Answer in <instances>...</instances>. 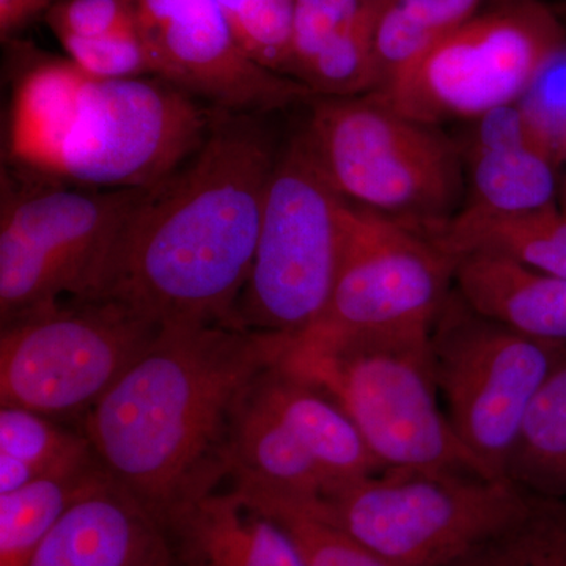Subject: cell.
I'll return each instance as SVG.
<instances>
[{
	"label": "cell",
	"mask_w": 566,
	"mask_h": 566,
	"mask_svg": "<svg viewBox=\"0 0 566 566\" xmlns=\"http://www.w3.org/2000/svg\"><path fill=\"white\" fill-rule=\"evenodd\" d=\"M277 150L255 114L216 112L202 145L129 212L84 300L115 301L159 326H243L238 304Z\"/></svg>",
	"instance_id": "cell-1"
},
{
	"label": "cell",
	"mask_w": 566,
	"mask_h": 566,
	"mask_svg": "<svg viewBox=\"0 0 566 566\" xmlns=\"http://www.w3.org/2000/svg\"><path fill=\"white\" fill-rule=\"evenodd\" d=\"M293 340L229 324L161 326L80 430L107 474L166 521L230 475L234 411Z\"/></svg>",
	"instance_id": "cell-2"
},
{
	"label": "cell",
	"mask_w": 566,
	"mask_h": 566,
	"mask_svg": "<svg viewBox=\"0 0 566 566\" xmlns=\"http://www.w3.org/2000/svg\"><path fill=\"white\" fill-rule=\"evenodd\" d=\"M214 107L163 77L95 80L43 61L14 87L7 164L95 189L151 188L202 145Z\"/></svg>",
	"instance_id": "cell-3"
},
{
	"label": "cell",
	"mask_w": 566,
	"mask_h": 566,
	"mask_svg": "<svg viewBox=\"0 0 566 566\" xmlns=\"http://www.w3.org/2000/svg\"><path fill=\"white\" fill-rule=\"evenodd\" d=\"M430 337L307 331L294 337L279 364L329 395L386 471L493 476L461 444L449 422L436 385Z\"/></svg>",
	"instance_id": "cell-4"
},
{
	"label": "cell",
	"mask_w": 566,
	"mask_h": 566,
	"mask_svg": "<svg viewBox=\"0 0 566 566\" xmlns=\"http://www.w3.org/2000/svg\"><path fill=\"white\" fill-rule=\"evenodd\" d=\"M536 499L495 476L385 471L308 501L395 566H452L527 516Z\"/></svg>",
	"instance_id": "cell-5"
},
{
	"label": "cell",
	"mask_w": 566,
	"mask_h": 566,
	"mask_svg": "<svg viewBox=\"0 0 566 566\" xmlns=\"http://www.w3.org/2000/svg\"><path fill=\"white\" fill-rule=\"evenodd\" d=\"M304 132L349 202L428 233L457 214L463 155L455 142L370 95L315 96Z\"/></svg>",
	"instance_id": "cell-6"
},
{
	"label": "cell",
	"mask_w": 566,
	"mask_h": 566,
	"mask_svg": "<svg viewBox=\"0 0 566 566\" xmlns=\"http://www.w3.org/2000/svg\"><path fill=\"white\" fill-rule=\"evenodd\" d=\"M148 188L95 189L3 164L0 318L91 296L118 230Z\"/></svg>",
	"instance_id": "cell-7"
},
{
	"label": "cell",
	"mask_w": 566,
	"mask_h": 566,
	"mask_svg": "<svg viewBox=\"0 0 566 566\" xmlns=\"http://www.w3.org/2000/svg\"><path fill=\"white\" fill-rule=\"evenodd\" d=\"M345 199L304 128L279 148L238 318L244 327L297 337L326 311L344 251Z\"/></svg>",
	"instance_id": "cell-8"
},
{
	"label": "cell",
	"mask_w": 566,
	"mask_h": 566,
	"mask_svg": "<svg viewBox=\"0 0 566 566\" xmlns=\"http://www.w3.org/2000/svg\"><path fill=\"white\" fill-rule=\"evenodd\" d=\"M161 326L111 300L70 297L2 324L0 406L81 423Z\"/></svg>",
	"instance_id": "cell-9"
},
{
	"label": "cell",
	"mask_w": 566,
	"mask_h": 566,
	"mask_svg": "<svg viewBox=\"0 0 566 566\" xmlns=\"http://www.w3.org/2000/svg\"><path fill=\"white\" fill-rule=\"evenodd\" d=\"M564 41L553 7L495 0L370 96L423 125L474 120L517 102Z\"/></svg>",
	"instance_id": "cell-10"
},
{
	"label": "cell",
	"mask_w": 566,
	"mask_h": 566,
	"mask_svg": "<svg viewBox=\"0 0 566 566\" xmlns=\"http://www.w3.org/2000/svg\"><path fill=\"white\" fill-rule=\"evenodd\" d=\"M436 385L461 444L505 479L535 395L566 360L565 342L542 340L480 315L455 286L430 337Z\"/></svg>",
	"instance_id": "cell-11"
},
{
	"label": "cell",
	"mask_w": 566,
	"mask_h": 566,
	"mask_svg": "<svg viewBox=\"0 0 566 566\" xmlns=\"http://www.w3.org/2000/svg\"><path fill=\"white\" fill-rule=\"evenodd\" d=\"M455 264L428 234L348 202L333 293L307 331L431 333L455 286Z\"/></svg>",
	"instance_id": "cell-12"
},
{
	"label": "cell",
	"mask_w": 566,
	"mask_h": 566,
	"mask_svg": "<svg viewBox=\"0 0 566 566\" xmlns=\"http://www.w3.org/2000/svg\"><path fill=\"white\" fill-rule=\"evenodd\" d=\"M132 6L156 76L199 102L260 115L315 98L301 82L253 62L216 0H132Z\"/></svg>",
	"instance_id": "cell-13"
},
{
	"label": "cell",
	"mask_w": 566,
	"mask_h": 566,
	"mask_svg": "<svg viewBox=\"0 0 566 566\" xmlns=\"http://www.w3.org/2000/svg\"><path fill=\"white\" fill-rule=\"evenodd\" d=\"M25 566H180L169 526L111 475L82 494Z\"/></svg>",
	"instance_id": "cell-14"
},
{
	"label": "cell",
	"mask_w": 566,
	"mask_h": 566,
	"mask_svg": "<svg viewBox=\"0 0 566 566\" xmlns=\"http://www.w3.org/2000/svg\"><path fill=\"white\" fill-rule=\"evenodd\" d=\"M386 0H294L289 77L315 96L376 88L375 35Z\"/></svg>",
	"instance_id": "cell-15"
},
{
	"label": "cell",
	"mask_w": 566,
	"mask_h": 566,
	"mask_svg": "<svg viewBox=\"0 0 566 566\" xmlns=\"http://www.w3.org/2000/svg\"><path fill=\"white\" fill-rule=\"evenodd\" d=\"M166 524L180 566H305L289 532L233 488L181 506Z\"/></svg>",
	"instance_id": "cell-16"
},
{
	"label": "cell",
	"mask_w": 566,
	"mask_h": 566,
	"mask_svg": "<svg viewBox=\"0 0 566 566\" xmlns=\"http://www.w3.org/2000/svg\"><path fill=\"white\" fill-rule=\"evenodd\" d=\"M253 389L318 465L329 483L326 491L386 471L344 409L281 364L263 371Z\"/></svg>",
	"instance_id": "cell-17"
},
{
	"label": "cell",
	"mask_w": 566,
	"mask_h": 566,
	"mask_svg": "<svg viewBox=\"0 0 566 566\" xmlns=\"http://www.w3.org/2000/svg\"><path fill=\"white\" fill-rule=\"evenodd\" d=\"M453 285L480 315L566 344V279L495 253L472 252L458 256Z\"/></svg>",
	"instance_id": "cell-18"
},
{
	"label": "cell",
	"mask_w": 566,
	"mask_h": 566,
	"mask_svg": "<svg viewBox=\"0 0 566 566\" xmlns=\"http://www.w3.org/2000/svg\"><path fill=\"white\" fill-rule=\"evenodd\" d=\"M428 237L453 259L472 252L495 253L542 273L566 279V207L556 203L516 216L461 208Z\"/></svg>",
	"instance_id": "cell-19"
},
{
	"label": "cell",
	"mask_w": 566,
	"mask_h": 566,
	"mask_svg": "<svg viewBox=\"0 0 566 566\" xmlns=\"http://www.w3.org/2000/svg\"><path fill=\"white\" fill-rule=\"evenodd\" d=\"M468 175L464 210L516 216L556 203L557 167L539 148H497L463 155Z\"/></svg>",
	"instance_id": "cell-20"
},
{
	"label": "cell",
	"mask_w": 566,
	"mask_h": 566,
	"mask_svg": "<svg viewBox=\"0 0 566 566\" xmlns=\"http://www.w3.org/2000/svg\"><path fill=\"white\" fill-rule=\"evenodd\" d=\"M505 479L546 501L566 499V360L528 408L510 453Z\"/></svg>",
	"instance_id": "cell-21"
},
{
	"label": "cell",
	"mask_w": 566,
	"mask_h": 566,
	"mask_svg": "<svg viewBox=\"0 0 566 566\" xmlns=\"http://www.w3.org/2000/svg\"><path fill=\"white\" fill-rule=\"evenodd\" d=\"M109 475L99 460L0 494V566H25L82 494Z\"/></svg>",
	"instance_id": "cell-22"
},
{
	"label": "cell",
	"mask_w": 566,
	"mask_h": 566,
	"mask_svg": "<svg viewBox=\"0 0 566 566\" xmlns=\"http://www.w3.org/2000/svg\"><path fill=\"white\" fill-rule=\"evenodd\" d=\"M488 0H386L375 35L376 91L417 61Z\"/></svg>",
	"instance_id": "cell-23"
},
{
	"label": "cell",
	"mask_w": 566,
	"mask_h": 566,
	"mask_svg": "<svg viewBox=\"0 0 566 566\" xmlns=\"http://www.w3.org/2000/svg\"><path fill=\"white\" fill-rule=\"evenodd\" d=\"M232 483L249 505L273 517L289 532L305 566H395L319 515L308 497L252 480L233 479Z\"/></svg>",
	"instance_id": "cell-24"
},
{
	"label": "cell",
	"mask_w": 566,
	"mask_h": 566,
	"mask_svg": "<svg viewBox=\"0 0 566 566\" xmlns=\"http://www.w3.org/2000/svg\"><path fill=\"white\" fill-rule=\"evenodd\" d=\"M0 455L17 460L36 480L98 460L82 430H69L59 420L20 406L0 409Z\"/></svg>",
	"instance_id": "cell-25"
},
{
	"label": "cell",
	"mask_w": 566,
	"mask_h": 566,
	"mask_svg": "<svg viewBox=\"0 0 566 566\" xmlns=\"http://www.w3.org/2000/svg\"><path fill=\"white\" fill-rule=\"evenodd\" d=\"M452 566H566V505L536 499L527 516Z\"/></svg>",
	"instance_id": "cell-26"
},
{
	"label": "cell",
	"mask_w": 566,
	"mask_h": 566,
	"mask_svg": "<svg viewBox=\"0 0 566 566\" xmlns=\"http://www.w3.org/2000/svg\"><path fill=\"white\" fill-rule=\"evenodd\" d=\"M234 39L263 69L289 77L294 0H216Z\"/></svg>",
	"instance_id": "cell-27"
},
{
	"label": "cell",
	"mask_w": 566,
	"mask_h": 566,
	"mask_svg": "<svg viewBox=\"0 0 566 566\" xmlns=\"http://www.w3.org/2000/svg\"><path fill=\"white\" fill-rule=\"evenodd\" d=\"M59 41L69 61L95 80L125 81L156 76L150 51L136 29L96 39L66 36Z\"/></svg>",
	"instance_id": "cell-28"
},
{
	"label": "cell",
	"mask_w": 566,
	"mask_h": 566,
	"mask_svg": "<svg viewBox=\"0 0 566 566\" xmlns=\"http://www.w3.org/2000/svg\"><path fill=\"white\" fill-rule=\"evenodd\" d=\"M547 150L560 166L566 161V41L528 82L517 99Z\"/></svg>",
	"instance_id": "cell-29"
},
{
	"label": "cell",
	"mask_w": 566,
	"mask_h": 566,
	"mask_svg": "<svg viewBox=\"0 0 566 566\" xmlns=\"http://www.w3.org/2000/svg\"><path fill=\"white\" fill-rule=\"evenodd\" d=\"M55 39H96L136 29L132 0H57L44 13Z\"/></svg>",
	"instance_id": "cell-30"
},
{
	"label": "cell",
	"mask_w": 566,
	"mask_h": 566,
	"mask_svg": "<svg viewBox=\"0 0 566 566\" xmlns=\"http://www.w3.org/2000/svg\"><path fill=\"white\" fill-rule=\"evenodd\" d=\"M471 122L474 125L465 134L464 145H458L461 155L497 148H539L551 155L517 102L502 104Z\"/></svg>",
	"instance_id": "cell-31"
},
{
	"label": "cell",
	"mask_w": 566,
	"mask_h": 566,
	"mask_svg": "<svg viewBox=\"0 0 566 566\" xmlns=\"http://www.w3.org/2000/svg\"><path fill=\"white\" fill-rule=\"evenodd\" d=\"M57 0H0V35L10 39L13 33L44 17Z\"/></svg>",
	"instance_id": "cell-32"
},
{
	"label": "cell",
	"mask_w": 566,
	"mask_h": 566,
	"mask_svg": "<svg viewBox=\"0 0 566 566\" xmlns=\"http://www.w3.org/2000/svg\"><path fill=\"white\" fill-rule=\"evenodd\" d=\"M566 164V161H565ZM562 205H564V207H566V180L564 182V192H562Z\"/></svg>",
	"instance_id": "cell-33"
}]
</instances>
